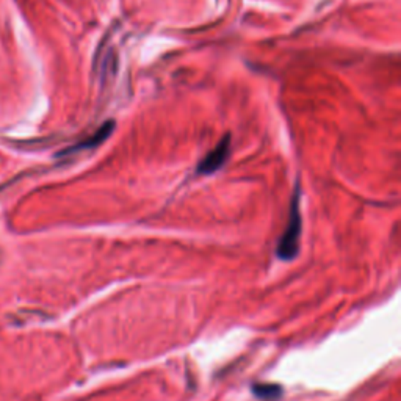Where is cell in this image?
<instances>
[{"label":"cell","mask_w":401,"mask_h":401,"mask_svg":"<svg viewBox=\"0 0 401 401\" xmlns=\"http://www.w3.org/2000/svg\"><path fill=\"white\" fill-rule=\"evenodd\" d=\"M300 185L296 183L293 196L290 200V213H288L287 226L278 242L276 256L281 261L288 262L298 256L300 252V237H301V212H300Z\"/></svg>","instance_id":"6da1fadb"},{"label":"cell","mask_w":401,"mask_h":401,"mask_svg":"<svg viewBox=\"0 0 401 401\" xmlns=\"http://www.w3.org/2000/svg\"><path fill=\"white\" fill-rule=\"evenodd\" d=\"M229 154H231V135L226 133V135L221 138L220 143L199 162V165L196 168L198 174L205 176V174L217 173V171L221 169V166L227 162Z\"/></svg>","instance_id":"7a4b0ae2"},{"label":"cell","mask_w":401,"mask_h":401,"mask_svg":"<svg viewBox=\"0 0 401 401\" xmlns=\"http://www.w3.org/2000/svg\"><path fill=\"white\" fill-rule=\"evenodd\" d=\"M115 130V123L113 121H107L106 124L102 125L101 129L96 130L90 138H86L85 141H81L77 146L71 147V149L64 151V154H71V152H79V151H85V149H93V147H98L99 145H102L103 141H106L110 135L111 132Z\"/></svg>","instance_id":"3957f363"},{"label":"cell","mask_w":401,"mask_h":401,"mask_svg":"<svg viewBox=\"0 0 401 401\" xmlns=\"http://www.w3.org/2000/svg\"><path fill=\"white\" fill-rule=\"evenodd\" d=\"M254 397L259 400H266V401H273V400H279L284 393V389L279 384H271V383H257L251 388Z\"/></svg>","instance_id":"277c9868"}]
</instances>
